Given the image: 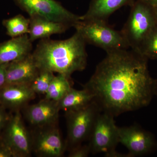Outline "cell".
Instances as JSON below:
<instances>
[{
	"label": "cell",
	"instance_id": "obj_28",
	"mask_svg": "<svg viewBox=\"0 0 157 157\" xmlns=\"http://www.w3.org/2000/svg\"><path fill=\"white\" fill-rule=\"evenodd\" d=\"M154 11V13L155 14V17L157 23V8H153Z\"/></svg>",
	"mask_w": 157,
	"mask_h": 157
},
{
	"label": "cell",
	"instance_id": "obj_6",
	"mask_svg": "<svg viewBox=\"0 0 157 157\" xmlns=\"http://www.w3.org/2000/svg\"><path fill=\"white\" fill-rule=\"evenodd\" d=\"M114 116L104 112L99 113L89 138L91 153H103L105 156L112 157L116 152L119 142L118 127Z\"/></svg>",
	"mask_w": 157,
	"mask_h": 157
},
{
	"label": "cell",
	"instance_id": "obj_8",
	"mask_svg": "<svg viewBox=\"0 0 157 157\" xmlns=\"http://www.w3.org/2000/svg\"><path fill=\"white\" fill-rule=\"evenodd\" d=\"M32 149L37 156L60 157L67 149L66 141L62 137L58 123L36 127L31 133Z\"/></svg>",
	"mask_w": 157,
	"mask_h": 157
},
{
	"label": "cell",
	"instance_id": "obj_14",
	"mask_svg": "<svg viewBox=\"0 0 157 157\" xmlns=\"http://www.w3.org/2000/svg\"><path fill=\"white\" fill-rule=\"evenodd\" d=\"M32 42L28 34H25L0 43V65L9 63L32 53Z\"/></svg>",
	"mask_w": 157,
	"mask_h": 157
},
{
	"label": "cell",
	"instance_id": "obj_18",
	"mask_svg": "<svg viewBox=\"0 0 157 157\" xmlns=\"http://www.w3.org/2000/svg\"><path fill=\"white\" fill-rule=\"evenodd\" d=\"M70 79L62 74L55 76L45 95V98L58 102L72 87Z\"/></svg>",
	"mask_w": 157,
	"mask_h": 157
},
{
	"label": "cell",
	"instance_id": "obj_7",
	"mask_svg": "<svg viewBox=\"0 0 157 157\" xmlns=\"http://www.w3.org/2000/svg\"><path fill=\"white\" fill-rule=\"evenodd\" d=\"M29 17L38 16L56 22L68 24L74 27L80 16L73 14L55 0H14Z\"/></svg>",
	"mask_w": 157,
	"mask_h": 157
},
{
	"label": "cell",
	"instance_id": "obj_26",
	"mask_svg": "<svg viewBox=\"0 0 157 157\" xmlns=\"http://www.w3.org/2000/svg\"><path fill=\"white\" fill-rule=\"evenodd\" d=\"M153 8H157V0H142Z\"/></svg>",
	"mask_w": 157,
	"mask_h": 157
},
{
	"label": "cell",
	"instance_id": "obj_15",
	"mask_svg": "<svg viewBox=\"0 0 157 157\" xmlns=\"http://www.w3.org/2000/svg\"><path fill=\"white\" fill-rule=\"evenodd\" d=\"M136 0H92L81 21L99 20L107 21L109 16L124 6H132Z\"/></svg>",
	"mask_w": 157,
	"mask_h": 157
},
{
	"label": "cell",
	"instance_id": "obj_29",
	"mask_svg": "<svg viewBox=\"0 0 157 157\" xmlns=\"http://www.w3.org/2000/svg\"><path fill=\"white\" fill-rule=\"evenodd\" d=\"M1 135L0 136V140H1Z\"/></svg>",
	"mask_w": 157,
	"mask_h": 157
},
{
	"label": "cell",
	"instance_id": "obj_9",
	"mask_svg": "<svg viewBox=\"0 0 157 157\" xmlns=\"http://www.w3.org/2000/svg\"><path fill=\"white\" fill-rule=\"evenodd\" d=\"M2 140L11 151L14 157H29L33 153L32 137L24 123L19 110L9 118Z\"/></svg>",
	"mask_w": 157,
	"mask_h": 157
},
{
	"label": "cell",
	"instance_id": "obj_10",
	"mask_svg": "<svg viewBox=\"0 0 157 157\" xmlns=\"http://www.w3.org/2000/svg\"><path fill=\"white\" fill-rule=\"evenodd\" d=\"M119 142L128 150L129 157L141 156L157 150L154 135L137 126L118 127Z\"/></svg>",
	"mask_w": 157,
	"mask_h": 157
},
{
	"label": "cell",
	"instance_id": "obj_22",
	"mask_svg": "<svg viewBox=\"0 0 157 157\" xmlns=\"http://www.w3.org/2000/svg\"><path fill=\"white\" fill-rule=\"evenodd\" d=\"M91 153L90 148L88 145H78L71 149L68 155L69 157H86Z\"/></svg>",
	"mask_w": 157,
	"mask_h": 157
},
{
	"label": "cell",
	"instance_id": "obj_20",
	"mask_svg": "<svg viewBox=\"0 0 157 157\" xmlns=\"http://www.w3.org/2000/svg\"><path fill=\"white\" fill-rule=\"evenodd\" d=\"M55 76L53 72L40 70L30 86L36 94L45 95Z\"/></svg>",
	"mask_w": 157,
	"mask_h": 157
},
{
	"label": "cell",
	"instance_id": "obj_17",
	"mask_svg": "<svg viewBox=\"0 0 157 157\" xmlns=\"http://www.w3.org/2000/svg\"><path fill=\"white\" fill-rule=\"evenodd\" d=\"M94 101V97L88 90L83 88L77 90L71 87L58 104L60 110L67 112L85 107Z\"/></svg>",
	"mask_w": 157,
	"mask_h": 157
},
{
	"label": "cell",
	"instance_id": "obj_21",
	"mask_svg": "<svg viewBox=\"0 0 157 157\" xmlns=\"http://www.w3.org/2000/svg\"><path fill=\"white\" fill-rule=\"evenodd\" d=\"M139 52L148 60H157V25L144 42Z\"/></svg>",
	"mask_w": 157,
	"mask_h": 157
},
{
	"label": "cell",
	"instance_id": "obj_25",
	"mask_svg": "<svg viewBox=\"0 0 157 157\" xmlns=\"http://www.w3.org/2000/svg\"><path fill=\"white\" fill-rule=\"evenodd\" d=\"M8 64L0 65V88L6 84V68Z\"/></svg>",
	"mask_w": 157,
	"mask_h": 157
},
{
	"label": "cell",
	"instance_id": "obj_12",
	"mask_svg": "<svg viewBox=\"0 0 157 157\" xmlns=\"http://www.w3.org/2000/svg\"><path fill=\"white\" fill-rule=\"evenodd\" d=\"M39 70L32 53L30 54L8 64L6 68V84L30 85Z\"/></svg>",
	"mask_w": 157,
	"mask_h": 157
},
{
	"label": "cell",
	"instance_id": "obj_11",
	"mask_svg": "<svg viewBox=\"0 0 157 157\" xmlns=\"http://www.w3.org/2000/svg\"><path fill=\"white\" fill-rule=\"evenodd\" d=\"M60 109L58 102L45 98L28 106L25 115L27 120L35 128L58 123Z\"/></svg>",
	"mask_w": 157,
	"mask_h": 157
},
{
	"label": "cell",
	"instance_id": "obj_19",
	"mask_svg": "<svg viewBox=\"0 0 157 157\" xmlns=\"http://www.w3.org/2000/svg\"><path fill=\"white\" fill-rule=\"evenodd\" d=\"M29 18L21 14L3 21V25L6 28V34L12 38L29 34Z\"/></svg>",
	"mask_w": 157,
	"mask_h": 157
},
{
	"label": "cell",
	"instance_id": "obj_1",
	"mask_svg": "<svg viewBox=\"0 0 157 157\" xmlns=\"http://www.w3.org/2000/svg\"><path fill=\"white\" fill-rule=\"evenodd\" d=\"M84 86L102 112L115 117L147 107L154 95L148 60L128 49L107 52Z\"/></svg>",
	"mask_w": 157,
	"mask_h": 157
},
{
	"label": "cell",
	"instance_id": "obj_2",
	"mask_svg": "<svg viewBox=\"0 0 157 157\" xmlns=\"http://www.w3.org/2000/svg\"><path fill=\"white\" fill-rule=\"evenodd\" d=\"M86 42L77 32L69 39H40L32 55L39 70H46L70 78L83 71L87 63Z\"/></svg>",
	"mask_w": 157,
	"mask_h": 157
},
{
	"label": "cell",
	"instance_id": "obj_13",
	"mask_svg": "<svg viewBox=\"0 0 157 157\" xmlns=\"http://www.w3.org/2000/svg\"><path fill=\"white\" fill-rule=\"evenodd\" d=\"M30 85L6 84L0 88V105L19 110L36 97Z\"/></svg>",
	"mask_w": 157,
	"mask_h": 157
},
{
	"label": "cell",
	"instance_id": "obj_4",
	"mask_svg": "<svg viewBox=\"0 0 157 157\" xmlns=\"http://www.w3.org/2000/svg\"><path fill=\"white\" fill-rule=\"evenodd\" d=\"M74 28L86 44L102 48L106 52L130 48L121 31L113 28L107 21L99 20H80Z\"/></svg>",
	"mask_w": 157,
	"mask_h": 157
},
{
	"label": "cell",
	"instance_id": "obj_3",
	"mask_svg": "<svg viewBox=\"0 0 157 157\" xmlns=\"http://www.w3.org/2000/svg\"><path fill=\"white\" fill-rule=\"evenodd\" d=\"M157 25L153 8L142 0H136L131 6L128 18L121 32L129 48L139 52Z\"/></svg>",
	"mask_w": 157,
	"mask_h": 157
},
{
	"label": "cell",
	"instance_id": "obj_27",
	"mask_svg": "<svg viewBox=\"0 0 157 157\" xmlns=\"http://www.w3.org/2000/svg\"><path fill=\"white\" fill-rule=\"evenodd\" d=\"M154 95L157 97V78L155 79Z\"/></svg>",
	"mask_w": 157,
	"mask_h": 157
},
{
	"label": "cell",
	"instance_id": "obj_5",
	"mask_svg": "<svg viewBox=\"0 0 157 157\" xmlns=\"http://www.w3.org/2000/svg\"><path fill=\"white\" fill-rule=\"evenodd\" d=\"M101 112L94 101L81 109L66 112L67 149L70 150L89 139L97 116Z\"/></svg>",
	"mask_w": 157,
	"mask_h": 157
},
{
	"label": "cell",
	"instance_id": "obj_24",
	"mask_svg": "<svg viewBox=\"0 0 157 157\" xmlns=\"http://www.w3.org/2000/svg\"><path fill=\"white\" fill-rule=\"evenodd\" d=\"M0 157H14L10 149L3 142L2 137L0 140Z\"/></svg>",
	"mask_w": 157,
	"mask_h": 157
},
{
	"label": "cell",
	"instance_id": "obj_23",
	"mask_svg": "<svg viewBox=\"0 0 157 157\" xmlns=\"http://www.w3.org/2000/svg\"><path fill=\"white\" fill-rule=\"evenodd\" d=\"M9 118L10 117L6 113L5 108L0 105V136L1 132L6 127Z\"/></svg>",
	"mask_w": 157,
	"mask_h": 157
},
{
	"label": "cell",
	"instance_id": "obj_16",
	"mask_svg": "<svg viewBox=\"0 0 157 157\" xmlns=\"http://www.w3.org/2000/svg\"><path fill=\"white\" fill-rule=\"evenodd\" d=\"M29 36L32 42L37 39H48L54 34H62L73 27L68 24L56 22L38 16L29 17Z\"/></svg>",
	"mask_w": 157,
	"mask_h": 157
}]
</instances>
